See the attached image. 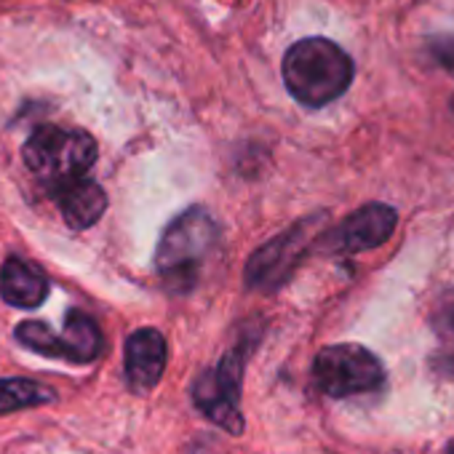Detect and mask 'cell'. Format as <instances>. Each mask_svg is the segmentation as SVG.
I'll list each match as a JSON object with an SVG mask.
<instances>
[{
	"mask_svg": "<svg viewBox=\"0 0 454 454\" xmlns=\"http://www.w3.org/2000/svg\"><path fill=\"white\" fill-rule=\"evenodd\" d=\"M25 166L54 192L57 187L89 176L97 163V142L81 129L41 126L22 147Z\"/></svg>",
	"mask_w": 454,
	"mask_h": 454,
	"instance_id": "obj_3",
	"label": "cell"
},
{
	"mask_svg": "<svg viewBox=\"0 0 454 454\" xmlns=\"http://www.w3.org/2000/svg\"><path fill=\"white\" fill-rule=\"evenodd\" d=\"M284 83L289 94L310 107L321 110L340 99L356 75V65L345 49L329 38H302L284 54Z\"/></svg>",
	"mask_w": 454,
	"mask_h": 454,
	"instance_id": "obj_1",
	"label": "cell"
},
{
	"mask_svg": "<svg viewBox=\"0 0 454 454\" xmlns=\"http://www.w3.org/2000/svg\"><path fill=\"white\" fill-rule=\"evenodd\" d=\"M321 222H324L321 214L300 219L286 233L260 247L247 265V286L257 292H273L281 284H286V278L294 273V268L305 257V249L313 241Z\"/></svg>",
	"mask_w": 454,
	"mask_h": 454,
	"instance_id": "obj_7",
	"label": "cell"
},
{
	"mask_svg": "<svg viewBox=\"0 0 454 454\" xmlns=\"http://www.w3.org/2000/svg\"><path fill=\"white\" fill-rule=\"evenodd\" d=\"M398 224V211L387 203H366L345 216L332 233L324 236L326 254H358L382 247Z\"/></svg>",
	"mask_w": 454,
	"mask_h": 454,
	"instance_id": "obj_8",
	"label": "cell"
},
{
	"mask_svg": "<svg viewBox=\"0 0 454 454\" xmlns=\"http://www.w3.org/2000/svg\"><path fill=\"white\" fill-rule=\"evenodd\" d=\"M49 294L46 276L22 257H9L0 268V297L12 308H38Z\"/></svg>",
	"mask_w": 454,
	"mask_h": 454,
	"instance_id": "obj_11",
	"label": "cell"
},
{
	"mask_svg": "<svg viewBox=\"0 0 454 454\" xmlns=\"http://www.w3.org/2000/svg\"><path fill=\"white\" fill-rule=\"evenodd\" d=\"M430 57L435 59L438 67H443L454 78V35H438L427 43ZM451 110H454V97H451Z\"/></svg>",
	"mask_w": 454,
	"mask_h": 454,
	"instance_id": "obj_13",
	"label": "cell"
},
{
	"mask_svg": "<svg viewBox=\"0 0 454 454\" xmlns=\"http://www.w3.org/2000/svg\"><path fill=\"white\" fill-rule=\"evenodd\" d=\"M57 398V393L35 380L27 377H6L0 380V414H12L20 409H30V406H43L51 403Z\"/></svg>",
	"mask_w": 454,
	"mask_h": 454,
	"instance_id": "obj_12",
	"label": "cell"
},
{
	"mask_svg": "<svg viewBox=\"0 0 454 454\" xmlns=\"http://www.w3.org/2000/svg\"><path fill=\"white\" fill-rule=\"evenodd\" d=\"M449 326H451V332H454V308H451V313H449Z\"/></svg>",
	"mask_w": 454,
	"mask_h": 454,
	"instance_id": "obj_14",
	"label": "cell"
},
{
	"mask_svg": "<svg viewBox=\"0 0 454 454\" xmlns=\"http://www.w3.org/2000/svg\"><path fill=\"white\" fill-rule=\"evenodd\" d=\"M54 203L59 206L65 222L73 227V231H86V227L97 224L107 208V195L105 190L89 179V176H81L75 182H67L62 187H57L51 192Z\"/></svg>",
	"mask_w": 454,
	"mask_h": 454,
	"instance_id": "obj_10",
	"label": "cell"
},
{
	"mask_svg": "<svg viewBox=\"0 0 454 454\" xmlns=\"http://www.w3.org/2000/svg\"><path fill=\"white\" fill-rule=\"evenodd\" d=\"M446 454H454V441H451V443L446 446Z\"/></svg>",
	"mask_w": 454,
	"mask_h": 454,
	"instance_id": "obj_15",
	"label": "cell"
},
{
	"mask_svg": "<svg viewBox=\"0 0 454 454\" xmlns=\"http://www.w3.org/2000/svg\"><path fill=\"white\" fill-rule=\"evenodd\" d=\"M313 382L329 398L377 393L385 385L382 361L364 345L340 342L324 348L313 361Z\"/></svg>",
	"mask_w": 454,
	"mask_h": 454,
	"instance_id": "obj_5",
	"label": "cell"
},
{
	"mask_svg": "<svg viewBox=\"0 0 454 454\" xmlns=\"http://www.w3.org/2000/svg\"><path fill=\"white\" fill-rule=\"evenodd\" d=\"M216 247V222L203 206L182 211L163 231L155 249V270L174 294H187Z\"/></svg>",
	"mask_w": 454,
	"mask_h": 454,
	"instance_id": "obj_2",
	"label": "cell"
},
{
	"mask_svg": "<svg viewBox=\"0 0 454 454\" xmlns=\"http://www.w3.org/2000/svg\"><path fill=\"white\" fill-rule=\"evenodd\" d=\"M14 334L27 350L49 358H65L70 364H91L105 350V337L99 324L78 308L67 310L62 334H57L43 321H22Z\"/></svg>",
	"mask_w": 454,
	"mask_h": 454,
	"instance_id": "obj_6",
	"label": "cell"
},
{
	"mask_svg": "<svg viewBox=\"0 0 454 454\" xmlns=\"http://www.w3.org/2000/svg\"><path fill=\"white\" fill-rule=\"evenodd\" d=\"M126 382L134 393L145 395L150 393L166 369V340L158 329H137L126 340V356H123Z\"/></svg>",
	"mask_w": 454,
	"mask_h": 454,
	"instance_id": "obj_9",
	"label": "cell"
},
{
	"mask_svg": "<svg viewBox=\"0 0 454 454\" xmlns=\"http://www.w3.org/2000/svg\"><path fill=\"white\" fill-rule=\"evenodd\" d=\"M254 348V337L249 342H239L231 348L222 361L206 372H200L192 382V403L222 430L231 435L244 433V414H241V382L244 366Z\"/></svg>",
	"mask_w": 454,
	"mask_h": 454,
	"instance_id": "obj_4",
	"label": "cell"
}]
</instances>
